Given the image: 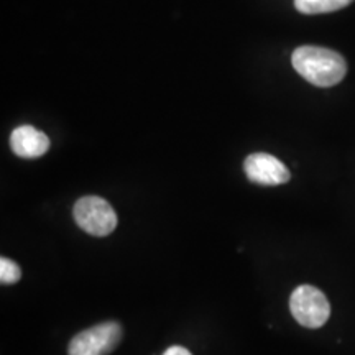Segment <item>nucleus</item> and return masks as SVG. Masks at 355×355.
Masks as SVG:
<instances>
[{
    "instance_id": "f257e3e1",
    "label": "nucleus",
    "mask_w": 355,
    "mask_h": 355,
    "mask_svg": "<svg viewBox=\"0 0 355 355\" xmlns=\"http://www.w3.org/2000/svg\"><path fill=\"white\" fill-rule=\"evenodd\" d=\"M293 68L306 81L318 87L339 84L347 74V63L339 53L322 46H300L291 56Z\"/></svg>"
},
{
    "instance_id": "f03ea898",
    "label": "nucleus",
    "mask_w": 355,
    "mask_h": 355,
    "mask_svg": "<svg viewBox=\"0 0 355 355\" xmlns=\"http://www.w3.org/2000/svg\"><path fill=\"white\" fill-rule=\"evenodd\" d=\"M290 309L293 318L309 329L322 327L331 316V304L326 295L311 285H301L293 291Z\"/></svg>"
},
{
    "instance_id": "7ed1b4c3",
    "label": "nucleus",
    "mask_w": 355,
    "mask_h": 355,
    "mask_svg": "<svg viewBox=\"0 0 355 355\" xmlns=\"http://www.w3.org/2000/svg\"><path fill=\"white\" fill-rule=\"evenodd\" d=\"M73 216L84 232L105 237L117 227V214L105 199L97 196L81 198L74 204Z\"/></svg>"
},
{
    "instance_id": "20e7f679",
    "label": "nucleus",
    "mask_w": 355,
    "mask_h": 355,
    "mask_svg": "<svg viewBox=\"0 0 355 355\" xmlns=\"http://www.w3.org/2000/svg\"><path fill=\"white\" fill-rule=\"evenodd\" d=\"M122 339V326L115 321L97 324L79 332L69 343V355H109Z\"/></svg>"
},
{
    "instance_id": "39448f33",
    "label": "nucleus",
    "mask_w": 355,
    "mask_h": 355,
    "mask_svg": "<svg viewBox=\"0 0 355 355\" xmlns=\"http://www.w3.org/2000/svg\"><path fill=\"white\" fill-rule=\"evenodd\" d=\"M243 171L252 183L260 186H279L290 181L288 168L268 153H252L243 162Z\"/></svg>"
},
{
    "instance_id": "423d86ee",
    "label": "nucleus",
    "mask_w": 355,
    "mask_h": 355,
    "mask_svg": "<svg viewBox=\"0 0 355 355\" xmlns=\"http://www.w3.org/2000/svg\"><path fill=\"white\" fill-rule=\"evenodd\" d=\"M10 148L20 158H40L50 150V139L46 133L32 125H20L12 132Z\"/></svg>"
},
{
    "instance_id": "0eeeda50",
    "label": "nucleus",
    "mask_w": 355,
    "mask_h": 355,
    "mask_svg": "<svg viewBox=\"0 0 355 355\" xmlns=\"http://www.w3.org/2000/svg\"><path fill=\"white\" fill-rule=\"evenodd\" d=\"M354 0H295V7L306 15L329 13L347 7Z\"/></svg>"
},
{
    "instance_id": "6e6552de",
    "label": "nucleus",
    "mask_w": 355,
    "mask_h": 355,
    "mask_svg": "<svg viewBox=\"0 0 355 355\" xmlns=\"http://www.w3.org/2000/svg\"><path fill=\"white\" fill-rule=\"evenodd\" d=\"M20 277V266L7 257H2L0 259V282H2V285H13V283L19 282Z\"/></svg>"
},
{
    "instance_id": "1a4fd4ad",
    "label": "nucleus",
    "mask_w": 355,
    "mask_h": 355,
    "mask_svg": "<svg viewBox=\"0 0 355 355\" xmlns=\"http://www.w3.org/2000/svg\"><path fill=\"white\" fill-rule=\"evenodd\" d=\"M163 355H193V354H191L188 349L181 347V345H173V347L166 349L165 354H163Z\"/></svg>"
}]
</instances>
